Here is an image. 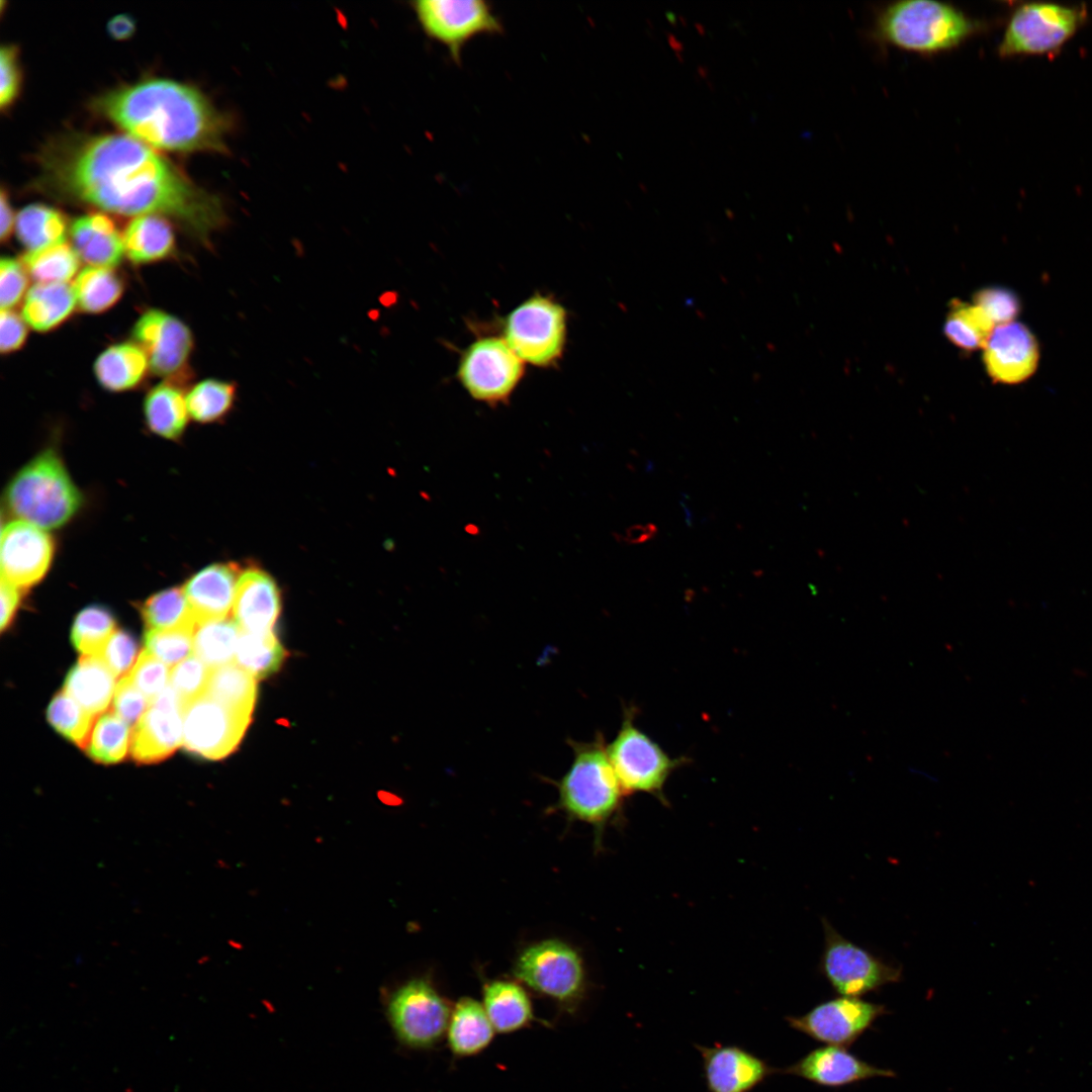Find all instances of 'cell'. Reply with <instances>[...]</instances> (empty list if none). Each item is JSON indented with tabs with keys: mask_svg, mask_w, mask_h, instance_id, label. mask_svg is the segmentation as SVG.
Returning a JSON list of instances; mask_svg holds the SVG:
<instances>
[{
	"mask_svg": "<svg viewBox=\"0 0 1092 1092\" xmlns=\"http://www.w3.org/2000/svg\"><path fill=\"white\" fill-rule=\"evenodd\" d=\"M43 172L48 185L64 197L117 214L171 218L207 248L228 220L217 195L129 135L101 134L63 144L48 153Z\"/></svg>",
	"mask_w": 1092,
	"mask_h": 1092,
	"instance_id": "obj_1",
	"label": "cell"
},
{
	"mask_svg": "<svg viewBox=\"0 0 1092 1092\" xmlns=\"http://www.w3.org/2000/svg\"><path fill=\"white\" fill-rule=\"evenodd\" d=\"M94 107L146 145L182 152L228 151L232 120L187 84L148 79L105 93Z\"/></svg>",
	"mask_w": 1092,
	"mask_h": 1092,
	"instance_id": "obj_2",
	"label": "cell"
},
{
	"mask_svg": "<svg viewBox=\"0 0 1092 1092\" xmlns=\"http://www.w3.org/2000/svg\"><path fill=\"white\" fill-rule=\"evenodd\" d=\"M981 26L978 20L949 3L902 0L889 3L879 12L874 33L884 43L934 55L960 47Z\"/></svg>",
	"mask_w": 1092,
	"mask_h": 1092,
	"instance_id": "obj_3",
	"label": "cell"
},
{
	"mask_svg": "<svg viewBox=\"0 0 1092 1092\" xmlns=\"http://www.w3.org/2000/svg\"><path fill=\"white\" fill-rule=\"evenodd\" d=\"M82 503L61 458L47 449L28 462L7 490L10 512L42 530L66 524Z\"/></svg>",
	"mask_w": 1092,
	"mask_h": 1092,
	"instance_id": "obj_4",
	"label": "cell"
},
{
	"mask_svg": "<svg viewBox=\"0 0 1092 1092\" xmlns=\"http://www.w3.org/2000/svg\"><path fill=\"white\" fill-rule=\"evenodd\" d=\"M573 760L559 783V800L571 816L602 823L619 808L625 794L610 761L602 735L592 742H572Z\"/></svg>",
	"mask_w": 1092,
	"mask_h": 1092,
	"instance_id": "obj_5",
	"label": "cell"
},
{
	"mask_svg": "<svg viewBox=\"0 0 1092 1092\" xmlns=\"http://www.w3.org/2000/svg\"><path fill=\"white\" fill-rule=\"evenodd\" d=\"M1087 19L1084 6L1027 2L1016 7L997 52L1002 58L1046 55L1059 51Z\"/></svg>",
	"mask_w": 1092,
	"mask_h": 1092,
	"instance_id": "obj_6",
	"label": "cell"
},
{
	"mask_svg": "<svg viewBox=\"0 0 1092 1092\" xmlns=\"http://www.w3.org/2000/svg\"><path fill=\"white\" fill-rule=\"evenodd\" d=\"M636 710L625 709L621 727L607 751L625 794L647 793L663 799L671 772L687 758L671 757L635 724Z\"/></svg>",
	"mask_w": 1092,
	"mask_h": 1092,
	"instance_id": "obj_7",
	"label": "cell"
},
{
	"mask_svg": "<svg viewBox=\"0 0 1092 1092\" xmlns=\"http://www.w3.org/2000/svg\"><path fill=\"white\" fill-rule=\"evenodd\" d=\"M385 1014L396 1040L411 1050H428L446 1035L451 1010L425 979H412L391 991Z\"/></svg>",
	"mask_w": 1092,
	"mask_h": 1092,
	"instance_id": "obj_8",
	"label": "cell"
},
{
	"mask_svg": "<svg viewBox=\"0 0 1092 1092\" xmlns=\"http://www.w3.org/2000/svg\"><path fill=\"white\" fill-rule=\"evenodd\" d=\"M566 311L536 294L514 308L504 324V339L523 362L547 367L558 361L566 342Z\"/></svg>",
	"mask_w": 1092,
	"mask_h": 1092,
	"instance_id": "obj_9",
	"label": "cell"
},
{
	"mask_svg": "<svg viewBox=\"0 0 1092 1092\" xmlns=\"http://www.w3.org/2000/svg\"><path fill=\"white\" fill-rule=\"evenodd\" d=\"M822 925L824 947L819 972L837 994L859 998L901 980L900 967L847 939L826 918Z\"/></svg>",
	"mask_w": 1092,
	"mask_h": 1092,
	"instance_id": "obj_10",
	"label": "cell"
},
{
	"mask_svg": "<svg viewBox=\"0 0 1092 1092\" xmlns=\"http://www.w3.org/2000/svg\"><path fill=\"white\" fill-rule=\"evenodd\" d=\"M412 7L426 35L444 46L456 65L469 40L504 32L500 18L484 0H418Z\"/></svg>",
	"mask_w": 1092,
	"mask_h": 1092,
	"instance_id": "obj_11",
	"label": "cell"
},
{
	"mask_svg": "<svg viewBox=\"0 0 1092 1092\" xmlns=\"http://www.w3.org/2000/svg\"><path fill=\"white\" fill-rule=\"evenodd\" d=\"M524 374L523 360L504 338L473 342L462 354L457 376L471 397L487 404L505 402Z\"/></svg>",
	"mask_w": 1092,
	"mask_h": 1092,
	"instance_id": "obj_12",
	"label": "cell"
},
{
	"mask_svg": "<svg viewBox=\"0 0 1092 1092\" xmlns=\"http://www.w3.org/2000/svg\"><path fill=\"white\" fill-rule=\"evenodd\" d=\"M131 336L145 351L151 372L180 385L189 379L194 338L184 322L162 309L149 308L135 321Z\"/></svg>",
	"mask_w": 1092,
	"mask_h": 1092,
	"instance_id": "obj_13",
	"label": "cell"
},
{
	"mask_svg": "<svg viewBox=\"0 0 1092 1092\" xmlns=\"http://www.w3.org/2000/svg\"><path fill=\"white\" fill-rule=\"evenodd\" d=\"M516 977L536 992L560 1003H571L582 993L581 960L569 945L545 940L525 949L515 967Z\"/></svg>",
	"mask_w": 1092,
	"mask_h": 1092,
	"instance_id": "obj_14",
	"label": "cell"
},
{
	"mask_svg": "<svg viewBox=\"0 0 1092 1092\" xmlns=\"http://www.w3.org/2000/svg\"><path fill=\"white\" fill-rule=\"evenodd\" d=\"M251 717L204 694L183 710V744L191 753L220 759L240 743Z\"/></svg>",
	"mask_w": 1092,
	"mask_h": 1092,
	"instance_id": "obj_15",
	"label": "cell"
},
{
	"mask_svg": "<svg viewBox=\"0 0 1092 1092\" xmlns=\"http://www.w3.org/2000/svg\"><path fill=\"white\" fill-rule=\"evenodd\" d=\"M886 1012L884 1005L840 996L819 1003L808 1012L786 1018L790 1027L818 1041L835 1046L850 1045Z\"/></svg>",
	"mask_w": 1092,
	"mask_h": 1092,
	"instance_id": "obj_16",
	"label": "cell"
},
{
	"mask_svg": "<svg viewBox=\"0 0 1092 1092\" xmlns=\"http://www.w3.org/2000/svg\"><path fill=\"white\" fill-rule=\"evenodd\" d=\"M53 553V540L42 529L12 521L2 528L1 578L19 588L30 586L46 574Z\"/></svg>",
	"mask_w": 1092,
	"mask_h": 1092,
	"instance_id": "obj_17",
	"label": "cell"
},
{
	"mask_svg": "<svg viewBox=\"0 0 1092 1092\" xmlns=\"http://www.w3.org/2000/svg\"><path fill=\"white\" fill-rule=\"evenodd\" d=\"M183 743V706L172 687L154 699L135 724L130 753L139 762L160 761Z\"/></svg>",
	"mask_w": 1092,
	"mask_h": 1092,
	"instance_id": "obj_18",
	"label": "cell"
},
{
	"mask_svg": "<svg viewBox=\"0 0 1092 1092\" xmlns=\"http://www.w3.org/2000/svg\"><path fill=\"white\" fill-rule=\"evenodd\" d=\"M709 1092H752L779 1072L763 1059L734 1044H696Z\"/></svg>",
	"mask_w": 1092,
	"mask_h": 1092,
	"instance_id": "obj_19",
	"label": "cell"
},
{
	"mask_svg": "<svg viewBox=\"0 0 1092 1092\" xmlns=\"http://www.w3.org/2000/svg\"><path fill=\"white\" fill-rule=\"evenodd\" d=\"M984 362L989 375L1008 384L1021 382L1035 370L1038 347L1028 329L1017 323L1000 325L985 345Z\"/></svg>",
	"mask_w": 1092,
	"mask_h": 1092,
	"instance_id": "obj_20",
	"label": "cell"
},
{
	"mask_svg": "<svg viewBox=\"0 0 1092 1092\" xmlns=\"http://www.w3.org/2000/svg\"><path fill=\"white\" fill-rule=\"evenodd\" d=\"M779 1073L797 1076L821 1086L839 1087L874 1077H893L888 1069L870 1065L842 1046L815 1049Z\"/></svg>",
	"mask_w": 1092,
	"mask_h": 1092,
	"instance_id": "obj_21",
	"label": "cell"
},
{
	"mask_svg": "<svg viewBox=\"0 0 1092 1092\" xmlns=\"http://www.w3.org/2000/svg\"><path fill=\"white\" fill-rule=\"evenodd\" d=\"M279 590L271 576L248 569L239 577L233 617L241 631H273L280 614Z\"/></svg>",
	"mask_w": 1092,
	"mask_h": 1092,
	"instance_id": "obj_22",
	"label": "cell"
},
{
	"mask_svg": "<svg viewBox=\"0 0 1092 1092\" xmlns=\"http://www.w3.org/2000/svg\"><path fill=\"white\" fill-rule=\"evenodd\" d=\"M238 569L231 564H214L193 575L183 587L196 625L226 619L236 596Z\"/></svg>",
	"mask_w": 1092,
	"mask_h": 1092,
	"instance_id": "obj_23",
	"label": "cell"
},
{
	"mask_svg": "<svg viewBox=\"0 0 1092 1092\" xmlns=\"http://www.w3.org/2000/svg\"><path fill=\"white\" fill-rule=\"evenodd\" d=\"M72 246L80 259L92 267L113 268L124 255L122 235L106 214L93 212L73 220Z\"/></svg>",
	"mask_w": 1092,
	"mask_h": 1092,
	"instance_id": "obj_24",
	"label": "cell"
},
{
	"mask_svg": "<svg viewBox=\"0 0 1092 1092\" xmlns=\"http://www.w3.org/2000/svg\"><path fill=\"white\" fill-rule=\"evenodd\" d=\"M149 369L148 357L135 342L110 345L93 364L97 382L111 392L135 388L144 381Z\"/></svg>",
	"mask_w": 1092,
	"mask_h": 1092,
	"instance_id": "obj_25",
	"label": "cell"
},
{
	"mask_svg": "<svg viewBox=\"0 0 1092 1092\" xmlns=\"http://www.w3.org/2000/svg\"><path fill=\"white\" fill-rule=\"evenodd\" d=\"M115 677L99 655H82L68 672L64 691L95 718L108 707Z\"/></svg>",
	"mask_w": 1092,
	"mask_h": 1092,
	"instance_id": "obj_26",
	"label": "cell"
},
{
	"mask_svg": "<svg viewBox=\"0 0 1092 1092\" xmlns=\"http://www.w3.org/2000/svg\"><path fill=\"white\" fill-rule=\"evenodd\" d=\"M124 255L136 265L167 259L176 248L175 236L168 218L149 214L131 219L122 235Z\"/></svg>",
	"mask_w": 1092,
	"mask_h": 1092,
	"instance_id": "obj_27",
	"label": "cell"
},
{
	"mask_svg": "<svg viewBox=\"0 0 1092 1092\" xmlns=\"http://www.w3.org/2000/svg\"><path fill=\"white\" fill-rule=\"evenodd\" d=\"M495 1029L483 1005L472 998L460 999L451 1010L446 1031L450 1051L457 1057H471L484 1051Z\"/></svg>",
	"mask_w": 1092,
	"mask_h": 1092,
	"instance_id": "obj_28",
	"label": "cell"
},
{
	"mask_svg": "<svg viewBox=\"0 0 1092 1092\" xmlns=\"http://www.w3.org/2000/svg\"><path fill=\"white\" fill-rule=\"evenodd\" d=\"M77 306L73 286L36 283L26 292L21 316L35 332H51L65 323Z\"/></svg>",
	"mask_w": 1092,
	"mask_h": 1092,
	"instance_id": "obj_29",
	"label": "cell"
},
{
	"mask_svg": "<svg viewBox=\"0 0 1092 1092\" xmlns=\"http://www.w3.org/2000/svg\"><path fill=\"white\" fill-rule=\"evenodd\" d=\"M144 414L153 433L167 439L179 438L189 416L181 385L166 380L152 387L145 397Z\"/></svg>",
	"mask_w": 1092,
	"mask_h": 1092,
	"instance_id": "obj_30",
	"label": "cell"
},
{
	"mask_svg": "<svg viewBox=\"0 0 1092 1092\" xmlns=\"http://www.w3.org/2000/svg\"><path fill=\"white\" fill-rule=\"evenodd\" d=\"M483 1007L496 1032L511 1033L533 1020L526 991L511 981H493L483 989Z\"/></svg>",
	"mask_w": 1092,
	"mask_h": 1092,
	"instance_id": "obj_31",
	"label": "cell"
},
{
	"mask_svg": "<svg viewBox=\"0 0 1092 1092\" xmlns=\"http://www.w3.org/2000/svg\"><path fill=\"white\" fill-rule=\"evenodd\" d=\"M16 235L27 252L64 243L67 219L60 210L41 203L22 208L16 215Z\"/></svg>",
	"mask_w": 1092,
	"mask_h": 1092,
	"instance_id": "obj_32",
	"label": "cell"
},
{
	"mask_svg": "<svg viewBox=\"0 0 1092 1092\" xmlns=\"http://www.w3.org/2000/svg\"><path fill=\"white\" fill-rule=\"evenodd\" d=\"M73 289L79 309L85 313L98 314L119 301L124 287L121 278L112 268L88 266L75 278Z\"/></svg>",
	"mask_w": 1092,
	"mask_h": 1092,
	"instance_id": "obj_33",
	"label": "cell"
},
{
	"mask_svg": "<svg viewBox=\"0 0 1092 1092\" xmlns=\"http://www.w3.org/2000/svg\"><path fill=\"white\" fill-rule=\"evenodd\" d=\"M257 678L235 661L211 668L205 694L244 715H252L257 699Z\"/></svg>",
	"mask_w": 1092,
	"mask_h": 1092,
	"instance_id": "obj_34",
	"label": "cell"
},
{
	"mask_svg": "<svg viewBox=\"0 0 1092 1092\" xmlns=\"http://www.w3.org/2000/svg\"><path fill=\"white\" fill-rule=\"evenodd\" d=\"M284 657L285 650L273 631H241L235 662L257 679L275 672Z\"/></svg>",
	"mask_w": 1092,
	"mask_h": 1092,
	"instance_id": "obj_35",
	"label": "cell"
},
{
	"mask_svg": "<svg viewBox=\"0 0 1092 1092\" xmlns=\"http://www.w3.org/2000/svg\"><path fill=\"white\" fill-rule=\"evenodd\" d=\"M240 634L241 630L234 620L201 623L194 632V654L210 668L232 663Z\"/></svg>",
	"mask_w": 1092,
	"mask_h": 1092,
	"instance_id": "obj_36",
	"label": "cell"
},
{
	"mask_svg": "<svg viewBox=\"0 0 1092 1092\" xmlns=\"http://www.w3.org/2000/svg\"><path fill=\"white\" fill-rule=\"evenodd\" d=\"M994 324L977 305L952 300L944 325V333L957 347L973 351L987 344Z\"/></svg>",
	"mask_w": 1092,
	"mask_h": 1092,
	"instance_id": "obj_37",
	"label": "cell"
},
{
	"mask_svg": "<svg viewBox=\"0 0 1092 1092\" xmlns=\"http://www.w3.org/2000/svg\"><path fill=\"white\" fill-rule=\"evenodd\" d=\"M237 394L233 381L207 378L195 383L186 394L189 416L199 423L221 420L232 410Z\"/></svg>",
	"mask_w": 1092,
	"mask_h": 1092,
	"instance_id": "obj_38",
	"label": "cell"
},
{
	"mask_svg": "<svg viewBox=\"0 0 1092 1092\" xmlns=\"http://www.w3.org/2000/svg\"><path fill=\"white\" fill-rule=\"evenodd\" d=\"M23 265L37 283H67L78 272L80 257L73 246L64 242L34 252H27Z\"/></svg>",
	"mask_w": 1092,
	"mask_h": 1092,
	"instance_id": "obj_39",
	"label": "cell"
},
{
	"mask_svg": "<svg viewBox=\"0 0 1092 1092\" xmlns=\"http://www.w3.org/2000/svg\"><path fill=\"white\" fill-rule=\"evenodd\" d=\"M148 630L196 628L183 588H170L149 598L141 607Z\"/></svg>",
	"mask_w": 1092,
	"mask_h": 1092,
	"instance_id": "obj_40",
	"label": "cell"
},
{
	"mask_svg": "<svg viewBox=\"0 0 1092 1092\" xmlns=\"http://www.w3.org/2000/svg\"><path fill=\"white\" fill-rule=\"evenodd\" d=\"M129 725L113 711L102 714L94 724L87 744L89 756L103 763L124 758L130 746Z\"/></svg>",
	"mask_w": 1092,
	"mask_h": 1092,
	"instance_id": "obj_41",
	"label": "cell"
},
{
	"mask_svg": "<svg viewBox=\"0 0 1092 1092\" xmlns=\"http://www.w3.org/2000/svg\"><path fill=\"white\" fill-rule=\"evenodd\" d=\"M115 631L112 614L103 607L91 606L75 618L71 638L82 655H98Z\"/></svg>",
	"mask_w": 1092,
	"mask_h": 1092,
	"instance_id": "obj_42",
	"label": "cell"
},
{
	"mask_svg": "<svg viewBox=\"0 0 1092 1092\" xmlns=\"http://www.w3.org/2000/svg\"><path fill=\"white\" fill-rule=\"evenodd\" d=\"M48 720L64 737L81 748L87 747L94 717L65 691L51 701Z\"/></svg>",
	"mask_w": 1092,
	"mask_h": 1092,
	"instance_id": "obj_43",
	"label": "cell"
},
{
	"mask_svg": "<svg viewBox=\"0 0 1092 1092\" xmlns=\"http://www.w3.org/2000/svg\"><path fill=\"white\" fill-rule=\"evenodd\" d=\"M195 629L147 630L145 649L166 665H177L194 652Z\"/></svg>",
	"mask_w": 1092,
	"mask_h": 1092,
	"instance_id": "obj_44",
	"label": "cell"
},
{
	"mask_svg": "<svg viewBox=\"0 0 1092 1092\" xmlns=\"http://www.w3.org/2000/svg\"><path fill=\"white\" fill-rule=\"evenodd\" d=\"M211 668L195 654L175 665L170 671V687L177 693L184 708L205 694Z\"/></svg>",
	"mask_w": 1092,
	"mask_h": 1092,
	"instance_id": "obj_45",
	"label": "cell"
},
{
	"mask_svg": "<svg viewBox=\"0 0 1092 1092\" xmlns=\"http://www.w3.org/2000/svg\"><path fill=\"white\" fill-rule=\"evenodd\" d=\"M133 685L152 702L166 688L170 678L168 665L144 649L127 673Z\"/></svg>",
	"mask_w": 1092,
	"mask_h": 1092,
	"instance_id": "obj_46",
	"label": "cell"
},
{
	"mask_svg": "<svg viewBox=\"0 0 1092 1092\" xmlns=\"http://www.w3.org/2000/svg\"><path fill=\"white\" fill-rule=\"evenodd\" d=\"M975 305L979 306L995 325H1005L1017 315L1019 301L1015 294L1000 287H989L976 293Z\"/></svg>",
	"mask_w": 1092,
	"mask_h": 1092,
	"instance_id": "obj_47",
	"label": "cell"
},
{
	"mask_svg": "<svg viewBox=\"0 0 1092 1092\" xmlns=\"http://www.w3.org/2000/svg\"><path fill=\"white\" fill-rule=\"evenodd\" d=\"M28 284L27 271L22 263L11 257L0 261L1 309H12L23 297Z\"/></svg>",
	"mask_w": 1092,
	"mask_h": 1092,
	"instance_id": "obj_48",
	"label": "cell"
},
{
	"mask_svg": "<svg viewBox=\"0 0 1092 1092\" xmlns=\"http://www.w3.org/2000/svg\"><path fill=\"white\" fill-rule=\"evenodd\" d=\"M150 700L133 685L128 674L116 685L112 711L128 725L136 724L150 707Z\"/></svg>",
	"mask_w": 1092,
	"mask_h": 1092,
	"instance_id": "obj_49",
	"label": "cell"
},
{
	"mask_svg": "<svg viewBox=\"0 0 1092 1092\" xmlns=\"http://www.w3.org/2000/svg\"><path fill=\"white\" fill-rule=\"evenodd\" d=\"M138 654L135 639L123 630H116L98 654L114 675L124 676Z\"/></svg>",
	"mask_w": 1092,
	"mask_h": 1092,
	"instance_id": "obj_50",
	"label": "cell"
},
{
	"mask_svg": "<svg viewBox=\"0 0 1092 1092\" xmlns=\"http://www.w3.org/2000/svg\"><path fill=\"white\" fill-rule=\"evenodd\" d=\"M17 48L3 46L0 53V106H10L18 96L21 86V70L18 63Z\"/></svg>",
	"mask_w": 1092,
	"mask_h": 1092,
	"instance_id": "obj_51",
	"label": "cell"
},
{
	"mask_svg": "<svg viewBox=\"0 0 1092 1092\" xmlns=\"http://www.w3.org/2000/svg\"><path fill=\"white\" fill-rule=\"evenodd\" d=\"M26 323L12 309H1L0 314V351L3 355L13 353L23 347L27 338Z\"/></svg>",
	"mask_w": 1092,
	"mask_h": 1092,
	"instance_id": "obj_52",
	"label": "cell"
},
{
	"mask_svg": "<svg viewBox=\"0 0 1092 1092\" xmlns=\"http://www.w3.org/2000/svg\"><path fill=\"white\" fill-rule=\"evenodd\" d=\"M20 589L1 578V630H4L11 623L15 615L20 601Z\"/></svg>",
	"mask_w": 1092,
	"mask_h": 1092,
	"instance_id": "obj_53",
	"label": "cell"
},
{
	"mask_svg": "<svg viewBox=\"0 0 1092 1092\" xmlns=\"http://www.w3.org/2000/svg\"><path fill=\"white\" fill-rule=\"evenodd\" d=\"M110 35L118 40L129 38L135 30V22L132 17L120 14L112 17L107 25Z\"/></svg>",
	"mask_w": 1092,
	"mask_h": 1092,
	"instance_id": "obj_54",
	"label": "cell"
},
{
	"mask_svg": "<svg viewBox=\"0 0 1092 1092\" xmlns=\"http://www.w3.org/2000/svg\"><path fill=\"white\" fill-rule=\"evenodd\" d=\"M0 197H1L0 198V205H1L0 238H1V242L4 243L9 238V236L12 233L13 228L15 226L14 223L16 221V217L14 216L13 208H12V206L10 204V201H9V196H8V194H7V192L5 191L4 188H2V190H1Z\"/></svg>",
	"mask_w": 1092,
	"mask_h": 1092,
	"instance_id": "obj_55",
	"label": "cell"
},
{
	"mask_svg": "<svg viewBox=\"0 0 1092 1092\" xmlns=\"http://www.w3.org/2000/svg\"><path fill=\"white\" fill-rule=\"evenodd\" d=\"M657 533V528L654 524H639L629 527L623 540L631 544L644 543L651 540Z\"/></svg>",
	"mask_w": 1092,
	"mask_h": 1092,
	"instance_id": "obj_56",
	"label": "cell"
},
{
	"mask_svg": "<svg viewBox=\"0 0 1092 1092\" xmlns=\"http://www.w3.org/2000/svg\"><path fill=\"white\" fill-rule=\"evenodd\" d=\"M666 35H667V38H668V42H669V44L671 46V48H672L673 50H675V52H681V51H682V49H684V43H682L681 41H679V40H678V39H677V38H676V37H675V36H674V35H673L672 33H670V32H666Z\"/></svg>",
	"mask_w": 1092,
	"mask_h": 1092,
	"instance_id": "obj_57",
	"label": "cell"
},
{
	"mask_svg": "<svg viewBox=\"0 0 1092 1092\" xmlns=\"http://www.w3.org/2000/svg\"><path fill=\"white\" fill-rule=\"evenodd\" d=\"M698 72L702 77H706L709 70H708V68L706 66H699L698 67Z\"/></svg>",
	"mask_w": 1092,
	"mask_h": 1092,
	"instance_id": "obj_58",
	"label": "cell"
},
{
	"mask_svg": "<svg viewBox=\"0 0 1092 1092\" xmlns=\"http://www.w3.org/2000/svg\"><path fill=\"white\" fill-rule=\"evenodd\" d=\"M695 26L698 28V30L700 31L701 34L705 33V27H704L703 24H701L699 22H696Z\"/></svg>",
	"mask_w": 1092,
	"mask_h": 1092,
	"instance_id": "obj_59",
	"label": "cell"
},
{
	"mask_svg": "<svg viewBox=\"0 0 1092 1092\" xmlns=\"http://www.w3.org/2000/svg\"><path fill=\"white\" fill-rule=\"evenodd\" d=\"M666 16H667V18L669 19L670 22H672L673 24L675 23V16H674V14L672 12H667Z\"/></svg>",
	"mask_w": 1092,
	"mask_h": 1092,
	"instance_id": "obj_60",
	"label": "cell"
},
{
	"mask_svg": "<svg viewBox=\"0 0 1092 1092\" xmlns=\"http://www.w3.org/2000/svg\"><path fill=\"white\" fill-rule=\"evenodd\" d=\"M675 55H676V57H677V59H678L679 61H681V62L684 61V57H682V55H681V53H680V52H675Z\"/></svg>",
	"mask_w": 1092,
	"mask_h": 1092,
	"instance_id": "obj_61",
	"label": "cell"
},
{
	"mask_svg": "<svg viewBox=\"0 0 1092 1092\" xmlns=\"http://www.w3.org/2000/svg\"><path fill=\"white\" fill-rule=\"evenodd\" d=\"M679 19L681 20V22L684 23V25H686V20H685V18H684L682 16H679Z\"/></svg>",
	"mask_w": 1092,
	"mask_h": 1092,
	"instance_id": "obj_62",
	"label": "cell"
}]
</instances>
